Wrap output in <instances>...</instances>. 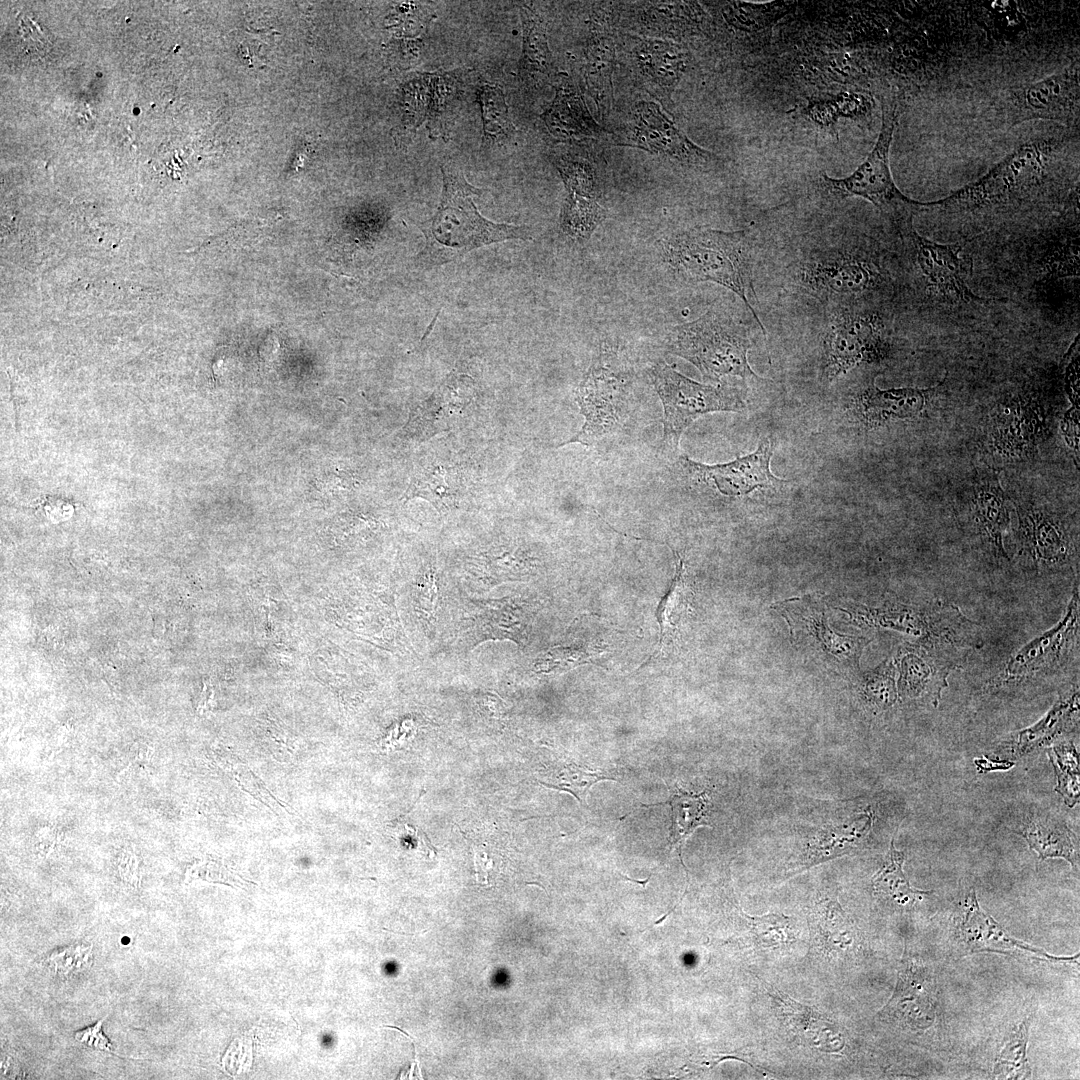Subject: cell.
<instances>
[{"label": "cell", "instance_id": "484cf974", "mask_svg": "<svg viewBox=\"0 0 1080 1080\" xmlns=\"http://www.w3.org/2000/svg\"><path fill=\"white\" fill-rule=\"evenodd\" d=\"M459 496L456 471L437 466L417 471L412 476L403 497L406 500L423 498L429 501L439 513H443L455 507Z\"/></svg>", "mask_w": 1080, "mask_h": 1080}, {"label": "cell", "instance_id": "7c38bea8", "mask_svg": "<svg viewBox=\"0 0 1080 1080\" xmlns=\"http://www.w3.org/2000/svg\"><path fill=\"white\" fill-rule=\"evenodd\" d=\"M773 445L767 438L757 449L733 461L705 465L682 455L679 463L684 471L698 482L712 486L725 496H743L757 488L779 487L786 482L774 476L770 469Z\"/></svg>", "mask_w": 1080, "mask_h": 1080}, {"label": "cell", "instance_id": "277c9868", "mask_svg": "<svg viewBox=\"0 0 1080 1080\" xmlns=\"http://www.w3.org/2000/svg\"><path fill=\"white\" fill-rule=\"evenodd\" d=\"M792 286L822 304H840L879 290L885 283L877 262L842 245L808 250L789 266ZM839 306V307H840Z\"/></svg>", "mask_w": 1080, "mask_h": 1080}, {"label": "cell", "instance_id": "3957f363", "mask_svg": "<svg viewBox=\"0 0 1080 1080\" xmlns=\"http://www.w3.org/2000/svg\"><path fill=\"white\" fill-rule=\"evenodd\" d=\"M666 347L693 364L706 379L719 382L724 376H736L761 380L748 362L751 343L746 326L721 311L710 309L698 319L674 327Z\"/></svg>", "mask_w": 1080, "mask_h": 1080}, {"label": "cell", "instance_id": "836d02e7", "mask_svg": "<svg viewBox=\"0 0 1080 1080\" xmlns=\"http://www.w3.org/2000/svg\"><path fill=\"white\" fill-rule=\"evenodd\" d=\"M1052 751L1056 755V764H1053L1058 777V791L1065 799L1066 804L1073 807L1079 799V759L1072 742L1062 743L1054 747Z\"/></svg>", "mask_w": 1080, "mask_h": 1080}, {"label": "cell", "instance_id": "44dd1931", "mask_svg": "<svg viewBox=\"0 0 1080 1080\" xmlns=\"http://www.w3.org/2000/svg\"><path fill=\"white\" fill-rule=\"evenodd\" d=\"M953 666L937 659L913 644L904 650L900 664L899 687L903 696L939 704L941 693L948 686Z\"/></svg>", "mask_w": 1080, "mask_h": 1080}, {"label": "cell", "instance_id": "f6af8a7d", "mask_svg": "<svg viewBox=\"0 0 1080 1080\" xmlns=\"http://www.w3.org/2000/svg\"><path fill=\"white\" fill-rule=\"evenodd\" d=\"M35 837L38 856L44 859L59 851L65 841V833L54 824L40 827Z\"/></svg>", "mask_w": 1080, "mask_h": 1080}, {"label": "cell", "instance_id": "60d3db41", "mask_svg": "<svg viewBox=\"0 0 1080 1080\" xmlns=\"http://www.w3.org/2000/svg\"><path fill=\"white\" fill-rule=\"evenodd\" d=\"M603 779L609 778L598 771L578 766H567L553 778L554 783L548 786L568 791L582 803L585 802L586 792L590 786Z\"/></svg>", "mask_w": 1080, "mask_h": 1080}, {"label": "cell", "instance_id": "ba28073f", "mask_svg": "<svg viewBox=\"0 0 1080 1080\" xmlns=\"http://www.w3.org/2000/svg\"><path fill=\"white\" fill-rule=\"evenodd\" d=\"M651 379L663 406V439L673 448L678 446L685 429L698 417L745 408L737 388L698 383L663 362L653 367Z\"/></svg>", "mask_w": 1080, "mask_h": 1080}, {"label": "cell", "instance_id": "681fc988", "mask_svg": "<svg viewBox=\"0 0 1080 1080\" xmlns=\"http://www.w3.org/2000/svg\"><path fill=\"white\" fill-rule=\"evenodd\" d=\"M490 862L491 861H489L486 857H482L480 855V853L475 852L474 865H475L476 875H477V878H478L479 882L481 881V877H483L482 883H487L488 882V880H487V877H488L487 876L488 875V863H490Z\"/></svg>", "mask_w": 1080, "mask_h": 1080}, {"label": "cell", "instance_id": "8fae6325", "mask_svg": "<svg viewBox=\"0 0 1080 1080\" xmlns=\"http://www.w3.org/2000/svg\"><path fill=\"white\" fill-rule=\"evenodd\" d=\"M626 139L622 145L663 154L686 164L707 166L722 161L693 143L665 116L661 107L651 101H640L634 106Z\"/></svg>", "mask_w": 1080, "mask_h": 1080}, {"label": "cell", "instance_id": "b9f144b4", "mask_svg": "<svg viewBox=\"0 0 1080 1080\" xmlns=\"http://www.w3.org/2000/svg\"><path fill=\"white\" fill-rule=\"evenodd\" d=\"M589 657L583 649L557 647L541 655L535 667L543 673H560L586 662Z\"/></svg>", "mask_w": 1080, "mask_h": 1080}, {"label": "cell", "instance_id": "d590c367", "mask_svg": "<svg viewBox=\"0 0 1080 1080\" xmlns=\"http://www.w3.org/2000/svg\"><path fill=\"white\" fill-rule=\"evenodd\" d=\"M430 109L429 123H435L457 99L460 92V77L456 71L430 73Z\"/></svg>", "mask_w": 1080, "mask_h": 1080}, {"label": "cell", "instance_id": "f35d334b", "mask_svg": "<svg viewBox=\"0 0 1080 1080\" xmlns=\"http://www.w3.org/2000/svg\"><path fill=\"white\" fill-rule=\"evenodd\" d=\"M745 916L762 946L772 947L788 942L790 936L787 916L773 913L763 916Z\"/></svg>", "mask_w": 1080, "mask_h": 1080}, {"label": "cell", "instance_id": "9c48e42d", "mask_svg": "<svg viewBox=\"0 0 1080 1080\" xmlns=\"http://www.w3.org/2000/svg\"><path fill=\"white\" fill-rule=\"evenodd\" d=\"M834 309L822 341V373L828 382L860 364L885 360L891 350L885 324L877 313L845 306Z\"/></svg>", "mask_w": 1080, "mask_h": 1080}, {"label": "cell", "instance_id": "9a60e30c", "mask_svg": "<svg viewBox=\"0 0 1080 1080\" xmlns=\"http://www.w3.org/2000/svg\"><path fill=\"white\" fill-rule=\"evenodd\" d=\"M1078 67L1061 72L1012 92L1016 108L1015 122L1030 119H1050L1061 122L1074 120L1079 113Z\"/></svg>", "mask_w": 1080, "mask_h": 1080}, {"label": "cell", "instance_id": "e575fe53", "mask_svg": "<svg viewBox=\"0 0 1080 1080\" xmlns=\"http://www.w3.org/2000/svg\"><path fill=\"white\" fill-rule=\"evenodd\" d=\"M1027 1032V1023L1023 1022L1019 1029L1011 1035L995 1064L996 1074L1013 1078L1028 1075L1029 1066L1026 1059Z\"/></svg>", "mask_w": 1080, "mask_h": 1080}, {"label": "cell", "instance_id": "83f0119b", "mask_svg": "<svg viewBox=\"0 0 1080 1080\" xmlns=\"http://www.w3.org/2000/svg\"><path fill=\"white\" fill-rule=\"evenodd\" d=\"M904 860V852L895 848L892 839L883 866L873 877L872 883L876 894L889 896L900 905H911L930 891L917 890L910 886L902 869Z\"/></svg>", "mask_w": 1080, "mask_h": 1080}, {"label": "cell", "instance_id": "f546056e", "mask_svg": "<svg viewBox=\"0 0 1080 1080\" xmlns=\"http://www.w3.org/2000/svg\"><path fill=\"white\" fill-rule=\"evenodd\" d=\"M605 215V210L594 199L568 192L561 210V226L566 234L584 241Z\"/></svg>", "mask_w": 1080, "mask_h": 1080}, {"label": "cell", "instance_id": "8d00e7d4", "mask_svg": "<svg viewBox=\"0 0 1080 1080\" xmlns=\"http://www.w3.org/2000/svg\"><path fill=\"white\" fill-rule=\"evenodd\" d=\"M92 960V945L75 943L51 953L46 963L56 974L69 977L88 969Z\"/></svg>", "mask_w": 1080, "mask_h": 1080}, {"label": "cell", "instance_id": "cb8c5ba5", "mask_svg": "<svg viewBox=\"0 0 1080 1080\" xmlns=\"http://www.w3.org/2000/svg\"><path fill=\"white\" fill-rule=\"evenodd\" d=\"M1021 835L1029 848L1035 850L1040 860L1060 857L1075 865V846L1073 833L1060 821L1044 815H1033L1020 830H1013Z\"/></svg>", "mask_w": 1080, "mask_h": 1080}, {"label": "cell", "instance_id": "d6a6232c", "mask_svg": "<svg viewBox=\"0 0 1080 1080\" xmlns=\"http://www.w3.org/2000/svg\"><path fill=\"white\" fill-rule=\"evenodd\" d=\"M430 73L414 75L403 87L402 109L405 123L416 130L429 116Z\"/></svg>", "mask_w": 1080, "mask_h": 1080}, {"label": "cell", "instance_id": "ac0fdd59", "mask_svg": "<svg viewBox=\"0 0 1080 1080\" xmlns=\"http://www.w3.org/2000/svg\"><path fill=\"white\" fill-rule=\"evenodd\" d=\"M972 501L971 522L982 544L997 561L1008 559L1003 534L1009 524V511L994 472L978 475Z\"/></svg>", "mask_w": 1080, "mask_h": 1080}, {"label": "cell", "instance_id": "c3c4849f", "mask_svg": "<svg viewBox=\"0 0 1080 1080\" xmlns=\"http://www.w3.org/2000/svg\"><path fill=\"white\" fill-rule=\"evenodd\" d=\"M101 1027L102 1021H99L93 1026L76 1032L75 1038L91 1048L110 1052L111 1044L102 1033Z\"/></svg>", "mask_w": 1080, "mask_h": 1080}, {"label": "cell", "instance_id": "7402d4cb", "mask_svg": "<svg viewBox=\"0 0 1080 1080\" xmlns=\"http://www.w3.org/2000/svg\"><path fill=\"white\" fill-rule=\"evenodd\" d=\"M583 64V78L599 115H605L613 101L615 44L609 35H593L588 41Z\"/></svg>", "mask_w": 1080, "mask_h": 1080}, {"label": "cell", "instance_id": "4fadbf2b", "mask_svg": "<svg viewBox=\"0 0 1080 1080\" xmlns=\"http://www.w3.org/2000/svg\"><path fill=\"white\" fill-rule=\"evenodd\" d=\"M913 645L959 669L971 651L983 647L984 639L980 625L956 605L938 602L927 606L923 628Z\"/></svg>", "mask_w": 1080, "mask_h": 1080}, {"label": "cell", "instance_id": "e0dca14e", "mask_svg": "<svg viewBox=\"0 0 1080 1080\" xmlns=\"http://www.w3.org/2000/svg\"><path fill=\"white\" fill-rule=\"evenodd\" d=\"M632 62L640 80L659 99L670 102L685 68V54L673 43L632 38Z\"/></svg>", "mask_w": 1080, "mask_h": 1080}, {"label": "cell", "instance_id": "74e56055", "mask_svg": "<svg viewBox=\"0 0 1080 1080\" xmlns=\"http://www.w3.org/2000/svg\"><path fill=\"white\" fill-rule=\"evenodd\" d=\"M568 192L594 199L593 170L585 161L559 158L555 162Z\"/></svg>", "mask_w": 1080, "mask_h": 1080}, {"label": "cell", "instance_id": "7dc6e473", "mask_svg": "<svg viewBox=\"0 0 1080 1080\" xmlns=\"http://www.w3.org/2000/svg\"><path fill=\"white\" fill-rule=\"evenodd\" d=\"M155 748L153 745H140L133 752L128 764L117 775V779L124 777L126 774L142 772L148 769L151 763Z\"/></svg>", "mask_w": 1080, "mask_h": 1080}, {"label": "cell", "instance_id": "30bf717a", "mask_svg": "<svg viewBox=\"0 0 1080 1080\" xmlns=\"http://www.w3.org/2000/svg\"><path fill=\"white\" fill-rule=\"evenodd\" d=\"M1079 639V588L1075 586L1067 609L1058 623L1014 652L989 687L1018 686L1044 676L1065 664Z\"/></svg>", "mask_w": 1080, "mask_h": 1080}, {"label": "cell", "instance_id": "4dcf8cb0", "mask_svg": "<svg viewBox=\"0 0 1080 1080\" xmlns=\"http://www.w3.org/2000/svg\"><path fill=\"white\" fill-rule=\"evenodd\" d=\"M925 988L923 974L918 967L907 961L899 972L895 992L886 1008L903 1016H911L912 1010L922 1015L920 1009L931 1008Z\"/></svg>", "mask_w": 1080, "mask_h": 1080}, {"label": "cell", "instance_id": "5bb4252c", "mask_svg": "<svg viewBox=\"0 0 1080 1080\" xmlns=\"http://www.w3.org/2000/svg\"><path fill=\"white\" fill-rule=\"evenodd\" d=\"M898 227L910 238L917 264L934 290L951 299L980 300L967 285L969 267L961 247L937 243L919 235L912 225V217Z\"/></svg>", "mask_w": 1080, "mask_h": 1080}, {"label": "cell", "instance_id": "d4e9b609", "mask_svg": "<svg viewBox=\"0 0 1080 1080\" xmlns=\"http://www.w3.org/2000/svg\"><path fill=\"white\" fill-rule=\"evenodd\" d=\"M770 995L780 1010L785 1025L793 1033L802 1034V1037L809 1039L820 1049L821 1045H825L826 1050L835 1051L841 1048V1040L839 1036H835L833 1030L834 1025L828 1023L817 1011L797 1003L779 991Z\"/></svg>", "mask_w": 1080, "mask_h": 1080}, {"label": "cell", "instance_id": "f1b7e54d", "mask_svg": "<svg viewBox=\"0 0 1080 1080\" xmlns=\"http://www.w3.org/2000/svg\"><path fill=\"white\" fill-rule=\"evenodd\" d=\"M483 134L486 140H504L515 131L509 116L508 105L502 89L488 82H483L477 89Z\"/></svg>", "mask_w": 1080, "mask_h": 1080}, {"label": "cell", "instance_id": "d6986e66", "mask_svg": "<svg viewBox=\"0 0 1080 1080\" xmlns=\"http://www.w3.org/2000/svg\"><path fill=\"white\" fill-rule=\"evenodd\" d=\"M555 97L542 114L550 134L560 141L600 136L604 129L591 116L580 92L566 74L555 85Z\"/></svg>", "mask_w": 1080, "mask_h": 1080}, {"label": "cell", "instance_id": "1f68e13d", "mask_svg": "<svg viewBox=\"0 0 1080 1080\" xmlns=\"http://www.w3.org/2000/svg\"><path fill=\"white\" fill-rule=\"evenodd\" d=\"M686 586L684 581V563L678 556V564L676 573L672 581L670 590L662 599L658 611L657 619L660 626V643L656 654L660 652L664 653L666 646L673 641L677 622L680 619V615L684 608L686 599Z\"/></svg>", "mask_w": 1080, "mask_h": 1080}, {"label": "cell", "instance_id": "6da1fadb", "mask_svg": "<svg viewBox=\"0 0 1080 1080\" xmlns=\"http://www.w3.org/2000/svg\"><path fill=\"white\" fill-rule=\"evenodd\" d=\"M441 171L443 188L439 206L420 227L426 243L415 258L418 266H440L485 245L531 238L526 226L495 223L483 217L473 201L481 190L469 184L458 168L445 164Z\"/></svg>", "mask_w": 1080, "mask_h": 1080}, {"label": "cell", "instance_id": "ee69618b", "mask_svg": "<svg viewBox=\"0 0 1080 1080\" xmlns=\"http://www.w3.org/2000/svg\"><path fill=\"white\" fill-rule=\"evenodd\" d=\"M117 873L128 887L138 889L141 884V861L132 846L124 847L117 857Z\"/></svg>", "mask_w": 1080, "mask_h": 1080}, {"label": "cell", "instance_id": "4316f807", "mask_svg": "<svg viewBox=\"0 0 1080 1080\" xmlns=\"http://www.w3.org/2000/svg\"><path fill=\"white\" fill-rule=\"evenodd\" d=\"M671 807V843L681 857L682 845L698 828L710 826L707 822L708 800L705 793L678 792L668 801Z\"/></svg>", "mask_w": 1080, "mask_h": 1080}, {"label": "cell", "instance_id": "52a82bcc", "mask_svg": "<svg viewBox=\"0 0 1080 1080\" xmlns=\"http://www.w3.org/2000/svg\"><path fill=\"white\" fill-rule=\"evenodd\" d=\"M576 401L584 423L560 446L578 443L590 447L622 428L630 410V381L607 350H602L587 370Z\"/></svg>", "mask_w": 1080, "mask_h": 1080}, {"label": "cell", "instance_id": "ffe728a7", "mask_svg": "<svg viewBox=\"0 0 1080 1080\" xmlns=\"http://www.w3.org/2000/svg\"><path fill=\"white\" fill-rule=\"evenodd\" d=\"M933 389L883 390L871 383L855 397L854 408L866 426L874 427L890 420L906 419L920 413Z\"/></svg>", "mask_w": 1080, "mask_h": 1080}, {"label": "cell", "instance_id": "7bdbcfd3", "mask_svg": "<svg viewBox=\"0 0 1080 1080\" xmlns=\"http://www.w3.org/2000/svg\"><path fill=\"white\" fill-rule=\"evenodd\" d=\"M356 483V477L349 469L332 467L315 478L314 488L322 497H333L350 491Z\"/></svg>", "mask_w": 1080, "mask_h": 1080}, {"label": "cell", "instance_id": "603a6c76", "mask_svg": "<svg viewBox=\"0 0 1080 1080\" xmlns=\"http://www.w3.org/2000/svg\"><path fill=\"white\" fill-rule=\"evenodd\" d=\"M519 14L523 34L519 73L526 81H538L552 70L546 27L543 19L526 5L520 6Z\"/></svg>", "mask_w": 1080, "mask_h": 1080}, {"label": "cell", "instance_id": "7a4b0ae2", "mask_svg": "<svg viewBox=\"0 0 1080 1080\" xmlns=\"http://www.w3.org/2000/svg\"><path fill=\"white\" fill-rule=\"evenodd\" d=\"M666 261L692 282H713L741 298L766 336L749 294L757 299L753 283L754 244L745 231L691 229L663 241Z\"/></svg>", "mask_w": 1080, "mask_h": 1080}, {"label": "cell", "instance_id": "5b68a950", "mask_svg": "<svg viewBox=\"0 0 1080 1080\" xmlns=\"http://www.w3.org/2000/svg\"><path fill=\"white\" fill-rule=\"evenodd\" d=\"M899 102L896 95L881 97L882 123L877 142L852 174L843 178L821 176L823 186L833 195L864 198L896 225L912 217V208L918 205L897 188L889 167V150L898 119Z\"/></svg>", "mask_w": 1080, "mask_h": 1080}, {"label": "cell", "instance_id": "2e32d148", "mask_svg": "<svg viewBox=\"0 0 1080 1080\" xmlns=\"http://www.w3.org/2000/svg\"><path fill=\"white\" fill-rule=\"evenodd\" d=\"M1018 514L1021 551L1036 572L1059 570L1070 563L1075 547L1060 517L1035 508L1021 509Z\"/></svg>", "mask_w": 1080, "mask_h": 1080}, {"label": "cell", "instance_id": "ab89813d", "mask_svg": "<svg viewBox=\"0 0 1080 1080\" xmlns=\"http://www.w3.org/2000/svg\"><path fill=\"white\" fill-rule=\"evenodd\" d=\"M865 694L876 705L887 707L896 699L894 665L886 660L865 679Z\"/></svg>", "mask_w": 1080, "mask_h": 1080}, {"label": "cell", "instance_id": "8992f818", "mask_svg": "<svg viewBox=\"0 0 1080 1080\" xmlns=\"http://www.w3.org/2000/svg\"><path fill=\"white\" fill-rule=\"evenodd\" d=\"M1052 149L1026 144L1003 159L978 181L965 186L951 196L920 206H936L946 210H973L1020 200L1036 190L1047 176L1048 157Z\"/></svg>", "mask_w": 1080, "mask_h": 1080}, {"label": "cell", "instance_id": "bcb514c9", "mask_svg": "<svg viewBox=\"0 0 1080 1080\" xmlns=\"http://www.w3.org/2000/svg\"><path fill=\"white\" fill-rule=\"evenodd\" d=\"M416 605L428 618H432L437 601V586L432 572H428L420 579L415 593Z\"/></svg>", "mask_w": 1080, "mask_h": 1080}]
</instances>
